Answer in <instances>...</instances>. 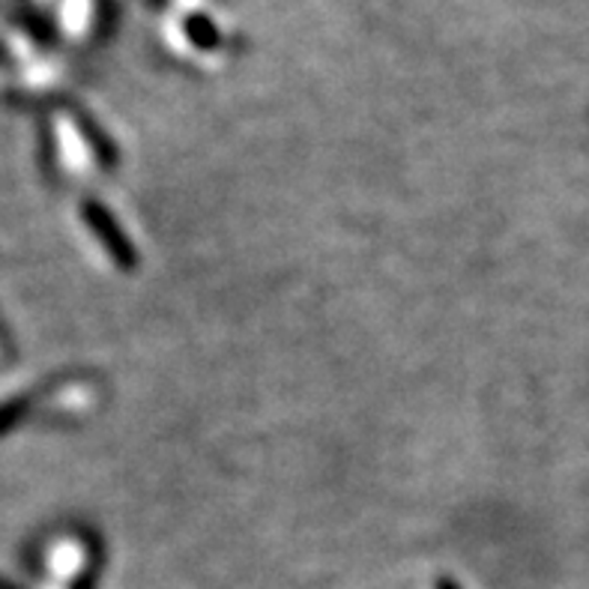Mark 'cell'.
I'll use <instances>...</instances> for the list:
<instances>
[{
    "mask_svg": "<svg viewBox=\"0 0 589 589\" xmlns=\"http://www.w3.org/2000/svg\"><path fill=\"white\" fill-rule=\"evenodd\" d=\"M443 589H450V587H443Z\"/></svg>",
    "mask_w": 589,
    "mask_h": 589,
    "instance_id": "6da1fadb",
    "label": "cell"
}]
</instances>
